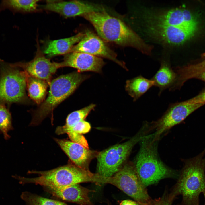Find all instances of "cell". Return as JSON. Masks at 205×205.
I'll use <instances>...</instances> for the list:
<instances>
[{"mask_svg": "<svg viewBox=\"0 0 205 205\" xmlns=\"http://www.w3.org/2000/svg\"><path fill=\"white\" fill-rule=\"evenodd\" d=\"M94 27L98 35L107 41L123 46L136 48L149 54L151 48L123 22L108 12H93L82 16Z\"/></svg>", "mask_w": 205, "mask_h": 205, "instance_id": "1", "label": "cell"}, {"mask_svg": "<svg viewBox=\"0 0 205 205\" xmlns=\"http://www.w3.org/2000/svg\"><path fill=\"white\" fill-rule=\"evenodd\" d=\"M205 148L197 156L184 159V166L172 192L181 195L180 205H199L203 194L205 204Z\"/></svg>", "mask_w": 205, "mask_h": 205, "instance_id": "2", "label": "cell"}, {"mask_svg": "<svg viewBox=\"0 0 205 205\" xmlns=\"http://www.w3.org/2000/svg\"><path fill=\"white\" fill-rule=\"evenodd\" d=\"M154 133L147 134L140 141V148L133 163L146 187L163 179L176 176V172L159 158L157 150L158 141L154 140Z\"/></svg>", "mask_w": 205, "mask_h": 205, "instance_id": "3", "label": "cell"}, {"mask_svg": "<svg viewBox=\"0 0 205 205\" xmlns=\"http://www.w3.org/2000/svg\"><path fill=\"white\" fill-rule=\"evenodd\" d=\"M29 174L38 175L36 177L27 178L17 175L13 177L21 184L33 183L42 186L60 187L82 183L92 182L101 184V177L79 168L72 163L45 171H30Z\"/></svg>", "mask_w": 205, "mask_h": 205, "instance_id": "4", "label": "cell"}, {"mask_svg": "<svg viewBox=\"0 0 205 205\" xmlns=\"http://www.w3.org/2000/svg\"><path fill=\"white\" fill-rule=\"evenodd\" d=\"M89 76L78 71H74L60 75L51 81L48 96L34 112L30 126L38 125L48 116H50L52 124L54 108L72 94Z\"/></svg>", "mask_w": 205, "mask_h": 205, "instance_id": "5", "label": "cell"}, {"mask_svg": "<svg viewBox=\"0 0 205 205\" xmlns=\"http://www.w3.org/2000/svg\"><path fill=\"white\" fill-rule=\"evenodd\" d=\"M149 132L145 124L134 136L124 142L116 144L98 152L97 173L104 177H111L121 168L130 154L134 146Z\"/></svg>", "mask_w": 205, "mask_h": 205, "instance_id": "6", "label": "cell"}, {"mask_svg": "<svg viewBox=\"0 0 205 205\" xmlns=\"http://www.w3.org/2000/svg\"><path fill=\"white\" fill-rule=\"evenodd\" d=\"M0 59V104L23 102L26 100L24 71Z\"/></svg>", "mask_w": 205, "mask_h": 205, "instance_id": "7", "label": "cell"}, {"mask_svg": "<svg viewBox=\"0 0 205 205\" xmlns=\"http://www.w3.org/2000/svg\"><path fill=\"white\" fill-rule=\"evenodd\" d=\"M107 183L116 186L138 202L145 203L151 199L133 163L129 162L124 164L114 175L106 177Z\"/></svg>", "mask_w": 205, "mask_h": 205, "instance_id": "8", "label": "cell"}, {"mask_svg": "<svg viewBox=\"0 0 205 205\" xmlns=\"http://www.w3.org/2000/svg\"><path fill=\"white\" fill-rule=\"evenodd\" d=\"M205 104V103L190 104L184 101L170 104L163 116L151 123V130H155L154 139L158 141L164 132L183 122L196 110Z\"/></svg>", "mask_w": 205, "mask_h": 205, "instance_id": "9", "label": "cell"}, {"mask_svg": "<svg viewBox=\"0 0 205 205\" xmlns=\"http://www.w3.org/2000/svg\"><path fill=\"white\" fill-rule=\"evenodd\" d=\"M45 10L69 17L93 12H105L107 9L102 5L77 0L70 1L48 0L43 6Z\"/></svg>", "mask_w": 205, "mask_h": 205, "instance_id": "10", "label": "cell"}, {"mask_svg": "<svg viewBox=\"0 0 205 205\" xmlns=\"http://www.w3.org/2000/svg\"><path fill=\"white\" fill-rule=\"evenodd\" d=\"M84 37L77 44L74 45L70 52L85 53L101 58H107L126 69L124 62L118 60L117 55L100 38L94 33L87 30Z\"/></svg>", "mask_w": 205, "mask_h": 205, "instance_id": "11", "label": "cell"}, {"mask_svg": "<svg viewBox=\"0 0 205 205\" xmlns=\"http://www.w3.org/2000/svg\"><path fill=\"white\" fill-rule=\"evenodd\" d=\"M37 43L36 55L32 60L27 62H18L11 64L22 68L30 75L44 81L49 84L52 75L60 68L59 63L52 62L46 58L41 50L38 41Z\"/></svg>", "mask_w": 205, "mask_h": 205, "instance_id": "12", "label": "cell"}, {"mask_svg": "<svg viewBox=\"0 0 205 205\" xmlns=\"http://www.w3.org/2000/svg\"><path fill=\"white\" fill-rule=\"evenodd\" d=\"M197 26L190 27L152 25L150 32L155 38L162 42L172 45L184 43L193 36Z\"/></svg>", "mask_w": 205, "mask_h": 205, "instance_id": "13", "label": "cell"}, {"mask_svg": "<svg viewBox=\"0 0 205 205\" xmlns=\"http://www.w3.org/2000/svg\"><path fill=\"white\" fill-rule=\"evenodd\" d=\"M60 68L73 67L78 71H91L101 73L105 64L103 60L99 57L87 53L72 52L65 55L63 61L59 63Z\"/></svg>", "mask_w": 205, "mask_h": 205, "instance_id": "14", "label": "cell"}, {"mask_svg": "<svg viewBox=\"0 0 205 205\" xmlns=\"http://www.w3.org/2000/svg\"><path fill=\"white\" fill-rule=\"evenodd\" d=\"M55 142L76 166L89 171V165L98 152L91 150L80 144L65 139L54 138Z\"/></svg>", "mask_w": 205, "mask_h": 205, "instance_id": "15", "label": "cell"}, {"mask_svg": "<svg viewBox=\"0 0 205 205\" xmlns=\"http://www.w3.org/2000/svg\"><path fill=\"white\" fill-rule=\"evenodd\" d=\"M42 187L53 196L63 200L79 205H94L89 195L94 191L82 186L79 184L60 187Z\"/></svg>", "mask_w": 205, "mask_h": 205, "instance_id": "16", "label": "cell"}, {"mask_svg": "<svg viewBox=\"0 0 205 205\" xmlns=\"http://www.w3.org/2000/svg\"><path fill=\"white\" fill-rule=\"evenodd\" d=\"M153 25L190 27L197 26V22L189 10L176 8L155 15Z\"/></svg>", "mask_w": 205, "mask_h": 205, "instance_id": "17", "label": "cell"}, {"mask_svg": "<svg viewBox=\"0 0 205 205\" xmlns=\"http://www.w3.org/2000/svg\"><path fill=\"white\" fill-rule=\"evenodd\" d=\"M84 35V33L79 32L69 37L50 40L47 44L44 53L49 57L66 54L69 53L74 45L78 43Z\"/></svg>", "mask_w": 205, "mask_h": 205, "instance_id": "18", "label": "cell"}, {"mask_svg": "<svg viewBox=\"0 0 205 205\" xmlns=\"http://www.w3.org/2000/svg\"><path fill=\"white\" fill-rule=\"evenodd\" d=\"M154 82V86L159 89V95L166 89L171 88L177 79V75L169 63L163 61L157 72L151 79Z\"/></svg>", "mask_w": 205, "mask_h": 205, "instance_id": "19", "label": "cell"}, {"mask_svg": "<svg viewBox=\"0 0 205 205\" xmlns=\"http://www.w3.org/2000/svg\"><path fill=\"white\" fill-rule=\"evenodd\" d=\"M24 72L26 89L28 95L36 104H39L45 99L48 84L44 81L33 77Z\"/></svg>", "mask_w": 205, "mask_h": 205, "instance_id": "20", "label": "cell"}, {"mask_svg": "<svg viewBox=\"0 0 205 205\" xmlns=\"http://www.w3.org/2000/svg\"><path fill=\"white\" fill-rule=\"evenodd\" d=\"M153 86H154V82L151 79H149L139 75L127 80L125 89L135 101Z\"/></svg>", "mask_w": 205, "mask_h": 205, "instance_id": "21", "label": "cell"}, {"mask_svg": "<svg viewBox=\"0 0 205 205\" xmlns=\"http://www.w3.org/2000/svg\"><path fill=\"white\" fill-rule=\"evenodd\" d=\"M39 0H11L2 1L0 3V12L7 9L13 13H30L38 10Z\"/></svg>", "mask_w": 205, "mask_h": 205, "instance_id": "22", "label": "cell"}, {"mask_svg": "<svg viewBox=\"0 0 205 205\" xmlns=\"http://www.w3.org/2000/svg\"><path fill=\"white\" fill-rule=\"evenodd\" d=\"M95 105L91 104L81 109L73 112L67 117L65 124L63 126H58L55 132L57 135L64 134L65 131L76 123L84 120L89 113L93 110Z\"/></svg>", "mask_w": 205, "mask_h": 205, "instance_id": "23", "label": "cell"}, {"mask_svg": "<svg viewBox=\"0 0 205 205\" xmlns=\"http://www.w3.org/2000/svg\"><path fill=\"white\" fill-rule=\"evenodd\" d=\"M20 196L27 205H67L63 202L45 198L28 192H23Z\"/></svg>", "mask_w": 205, "mask_h": 205, "instance_id": "24", "label": "cell"}, {"mask_svg": "<svg viewBox=\"0 0 205 205\" xmlns=\"http://www.w3.org/2000/svg\"><path fill=\"white\" fill-rule=\"evenodd\" d=\"M12 129L11 114L4 104H0V131L5 140L9 138L8 132Z\"/></svg>", "mask_w": 205, "mask_h": 205, "instance_id": "25", "label": "cell"}, {"mask_svg": "<svg viewBox=\"0 0 205 205\" xmlns=\"http://www.w3.org/2000/svg\"><path fill=\"white\" fill-rule=\"evenodd\" d=\"M176 196L172 193H165L162 197L152 199L145 203L139 202L141 205H172Z\"/></svg>", "mask_w": 205, "mask_h": 205, "instance_id": "26", "label": "cell"}, {"mask_svg": "<svg viewBox=\"0 0 205 205\" xmlns=\"http://www.w3.org/2000/svg\"><path fill=\"white\" fill-rule=\"evenodd\" d=\"M205 68V60L195 65L182 67L181 72L185 77L188 78L199 71Z\"/></svg>", "mask_w": 205, "mask_h": 205, "instance_id": "27", "label": "cell"}, {"mask_svg": "<svg viewBox=\"0 0 205 205\" xmlns=\"http://www.w3.org/2000/svg\"><path fill=\"white\" fill-rule=\"evenodd\" d=\"M90 123L85 120L76 123L70 128L67 130L65 134L74 132L80 134L88 132L91 129Z\"/></svg>", "mask_w": 205, "mask_h": 205, "instance_id": "28", "label": "cell"}, {"mask_svg": "<svg viewBox=\"0 0 205 205\" xmlns=\"http://www.w3.org/2000/svg\"><path fill=\"white\" fill-rule=\"evenodd\" d=\"M71 141L89 149L88 143L85 137L82 134L74 132L67 134Z\"/></svg>", "mask_w": 205, "mask_h": 205, "instance_id": "29", "label": "cell"}, {"mask_svg": "<svg viewBox=\"0 0 205 205\" xmlns=\"http://www.w3.org/2000/svg\"><path fill=\"white\" fill-rule=\"evenodd\" d=\"M185 101L190 104L205 103V89L198 95Z\"/></svg>", "mask_w": 205, "mask_h": 205, "instance_id": "30", "label": "cell"}, {"mask_svg": "<svg viewBox=\"0 0 205 205\" xmlns=\"http://www.w3.org/2000/svg\"><path fill=\"white\" fill-rule=\"evenodd\" d=\"M195 78L205 82V68L203 69L191 76L190 79Z\"/></svg>", "mask_w": 205, "mask_h": 205, "instance_id": "31", "label": "cell"}, {"mask_svg": "<svg viewBox=\"0 0 205 205\" xmlns=\"http://www.w3.org/2000/svg\"><path fill=\"white\" fill-rule=\"evenodd\" d=\"M119 205H141L136 201L130 200H126L121 201Z\"/></svg>", "mask_w": 205, "mask_h": 205, "instance_id": "32", "label": "cell"}]
</instances>
